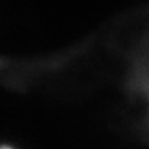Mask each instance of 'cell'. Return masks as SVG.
I'll return each instance as SVG.
<instances>
[{"mask_svg": "<svg viewBox=\"0 0 149 149\" xmlns=\"http://www.w3.org/2000/svg\"><path fill=\"white\" fill-rule=\"evenodd\" d=\"M126 91L133 106L129 122L133 130L149 142V36L133 54Z\"/></svg>", "mask_w": 149, "mask_h": 149, "instance_id": "obj_1", "label": "cell"}, {"mask_svg": "<svg viewBox=\"0 0 149 149\" xmlns=\"http://www.w3.org/2000/svg\"><path fill=\"white\" fill-rule=\"evenodd\" d=\"M0 149H16V148L12 146V145H7V143H1V145H0Z\"/></svg>", "mask_w": 149, "mask_h": 149, "instance_id": "obj_2", "label": "cell"}]
</instances>
